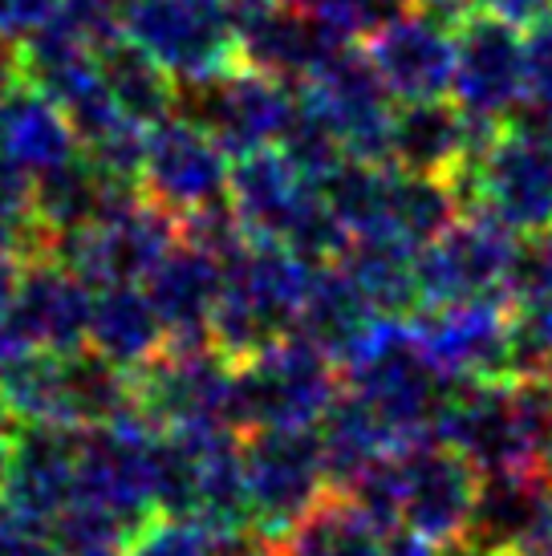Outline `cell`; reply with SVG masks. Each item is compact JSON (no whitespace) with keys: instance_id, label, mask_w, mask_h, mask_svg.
I'll use <instances>...</instances> for the list:
<instances>
[{"instance_id":"1","label":"cell","mask_w":552,"mask_h":556,"mask_svg":"<svg viewBox=\"0 0 552 556\" xmlns=\"http://www.w3.org/2000/svg\"><path fill=\"white\" fill-rule=\"evenodd\" d=\"M0 402L16 427H106L135 406V374L102 354H16L0 357Z\"/></svg>"},{"instance_id":"2","label":"cell","mask_w":552,"mask_h":556,"mask_svg":"<svg viewBox=\"0 0 552 556\" xmlns=\"http://www.w3.org/2000/svg\"><path fill=\"white\" fill-rule=\"evenodd\" d=\"M219 261L224 296L212 321V345L231 366H240L297 333L317 264L273 240H244Z\"/></svg>"},{"instance_id":"3","label":"cell","mask_w":552,"mask_h":556,"mask_svg":"<svg viewBox=\"0 0 552 556\" xmlns=\"http://www.w3.org/2000/svg\"><path fill=\"white\" fill-rule=\"evenodd\" d=\"M240 439L244 434L228 422L159 431V511L191 516L224 536H248L252 511Z\"/></svg>"},{"instance_id":"4","label":"cell","mask_w":552,"mask_h":556,"mask_svg":"<svg viewBox=\"0 0 552 556\" xmlns=\"http://www.w3.org/2000/svg\"><path fill=\"white\" fill-rule=\"evenodd\" d=\"M341 394L334 357L301 333H289L256 357L236 366L231 382V427L248 431H305L317 427Z\"/></svg>"},{"instance_id":"5","label":"cell","mask_w":552,"mask_h":556,"mask_svg":"<svg viewBox=\"0 0 552 556\" xmlns=\"http://www.w3.org/2000/svg\"><path fill=\"white\" fill-rule=\"evenodd\" d=\"M240 455H244L252 536L280 548L292 536V528L334 492L322 434H317V427L248 431L240 439Z\"/></svg>"},{"instance_id":"6","label":"cell","mask_w":552,"mask_h":556,"mask_svg":"<svg viewBox=\"0 0 552 556\" xmlns=\"http://www.w3.org/2000/svg\"><path fill=\"white\" fill-rule=\"evenodd\" d=\"M123 33L179 86L240 62V16L231 0H123Z\"/></svg>"},{"instance_id":"7","label":"cell","mask_w":552,"mask_h":556,"mask_svg":"<svg viewBox=\"0 0 552 556\" xmlns=\"http://www.w3.org/2000/svg\"><path fill=\"white\" fill-rule=\"evenodd\" d=\"M463 207H484L516 236L552 228V151L528 126L507 123L455 170Z\"/></svg>"},{"instance_id":"8","label":"cell","mask_w":552,"mask_h":556,"mask_svg":"<svg viewBox=\"0 0 552 556\" xmlns=\"http://www.w3.org/2000/svg\"><path fill=\"white\" fill-rule=\"evenodd\" d=\"M179 236L184 228L171 212L147 195H126L110 203L106 216H98L90 228L65 236L53 256L70 264L90 289L142 285L154 264L179 244Z\"/></svg>"},{"instance_id":"9","label":"cell","mask_w":552,"mask_h":556,"mask_svg":"<svg viewBox=\"0 0 552 556\" xmlns=\"http://www.w3.org/2000/svg\"><path fill=\"white\" fill-rule=\"evenodd\" d=\"M297 110V86L268 78L252 65L236 62L196 86H179V114L212 135L231 159L268 151L289 130Z\"/></svg>"},{"instance_id":"10","label":"cell","mask_w":552,"mask_h":556,"mask_svg":"<svg viewBox=\"0 0 552 556\" xmlns=\"http://www.w3.org/2000/svg\"><path fill=\"white\" fill-rule=\"evenodd\" d=\"M142 195L163 212L187 219L212 212L231 195V155L187 114H171L147 130Z\"/></svg>"},{"instance_id":"11","label":"cell","mask_w":552,"mask_h":556,"mask_svg":"<svg viewBox=\"0 0 552 556\" xmlns=\"http://www.w3.org/2000/svg\"><path fill=\"white\" fill-rule=\"evenodd\" d=\"M236 366L215 345H167L135 374V406L154 431L231 427Z\"/></svg>"},{"instance_id":"12","label":"cell","mask_w":552,"mask_h":556,"mask_svg":"<svg viewBox=\"0 0 552 556\" xmlns=\"http://www.w3.org/2000/svg\"><path fill=\"white\" fill-rule=\"evenodd\" d=\"M93 289L58 256H37L21 273V289L4 325L0 357L74 354L90 345Z\"/></svg>"},{"instance_id":"13","label":"cell","mask_w":552,"mask_h":556,"mask_svg":"<svg viewBox=\"0 0 552 556\" xmlns=\"http://www.w3.org/2000/svg\"><path fill=\"white\" fill-rule=\"evenodd\" d=\"M520 236L484 207L463 212L439 240L418 248V293L427 305L504 296V280L512 268Z\"/></svg>"},{"instance_id":"14","label":"cell","mask_w":552,"mask_h":556,"mask_svg":"<svg viewBox=\"0 0 552 556\" xmlns=\"http://www.w3.org/2000/svg\"><path fill=\"white\" fill-rule=\"evenodd\" d=\"M414 341L451 382H491L512 374V305L504 296H476L427 305L411 317Z\"/></svg>"},{"instance_id":"15","label":"cell","mask_w":552,"mask_h":556,"mask_svg":"<svg viewBox=\"0 0 552 556\" xmlns=\"http://www.w3.org/2000/svg\"><path fill=\"white\" fill-rule=\"evenodd\" d=\"M467 118L507 126L524 110V25L476 13L455 29V74L447 93Z\"/></svg>"},{"instance_id":"16","label":"cell","mask_w":552,"mask_h":556,"mask_svg":"<svg viewBox=\"0 0 552 556\" xmlns=\"http://www.w3.org/2000/svg\"><path fill=\"white\" fill-rule=\"evenodd\" d=\"M390 464L399 488V525L423 532L435 544L463 541L484 471L463 451L447 447L439 439L394 451Z\"/></svg>"},{"instance_id":"17","label":"cell","mask_w":552,"mask_h":556,"mask_svg":"<svg viewBox=\"0 0 552 556\" xmlns=\"http://www.w3.org/2000/svg\"><path fill=\"white\" fill-rule=\"evenodd\" d=\"M77 500L74 427H13L0 459V511L16 525L49 532Z\"/></svg>"},{"instance_id":"18","label":"cell","mask_w":552,"mask_h":556,"mask_svg":"<svg viewBox=\"0 0 552 556\" xmlns=\"http://www.w3.org/2000/svg\"><path fill=\"white\" fill-rule=\"evenodd\" d=\"M301 90L334 118L346 155L390 163V126H394V93L386 90L374 62L362 46H346L325 65L317 78H309Z\"/></svg>"},{"instance_id":"19","label":"cell","mask_w":552,"mask_h":556,"mask_svg":"<svg viewBox=\"0 0 552 556\" xmlns=\"http://www.w3.org/2000/svg\"><path fill=\"white\" fill-rule=\"evenodd\" d=\"M346 46H353L346 33L301 4H273L264 13L240 16V62L285 86L317 78Z\"/></svg>"},{"instance_id":"20","label":"cell","mask_w":552,"mask_h":556,"mask_svg":"<svg viewBox=\"0 0 552 556\" xmlns=\"http://www.w3.org/2000/svg\"><path fill=\"white\" fill-rule=\"evenodd\" d=\"M366 58L374 62L394 102H423V98H447L451 74H455V29H447L427 13L394 16L390 25L374 29L362 41Z\"/></svg>"},{"instance_id":"21","label":"cell","mask_w":552,"mask_h":556,"mask_svg":"<svg viewBox=\"0 0 552 556\" xmlns=\"http://www.w3.org/2000/svg\"><path fill=\"white\" fill-rule=\"evenodd\" d=\"M142 289L167 329V345H212V321L224 296V261L212 248L179 236Z\"/></svg>"},{"instance_id":"22","label":"cell","mask_w":552,"mask_h":556,"mask_svg":"<svg viewBox=\"0 0 552 556\" xmlns=\"http://www.w3.org/2000/svg\"><path fill=\"white\" fill-rule=\"evenodd\" d=\"M504 126L467 118L451 98L399 102L390 126V163L406 175H455Z\"/></svg>"},{"instance_id":"23","label":"cell","mask_w":552,"mask_h":556,"mask_svg":"<svg viewBox=\"0 0 552 556\" xmlns=\"http://www.w3.org/2000/svg\"><path fill=\"white\" fill-rule=\"evenodd\" d=\"M322 187L309 184L280 147L231 159V212L248 240H273L289 248V236L305 216Z\"/></svg>"},{"instance_id":"24","label":"cell","mask_w":552,"mask_h":556,"mask_svg":"<svg viewBox=\"0 0 552 556\" xmlns=\"http://www.w3.org/2000/svg\"><path fill=\"white\" fill-rule=\"evenodd\" d=\"M74 155H81V142L65 110L33 81H16L0 102V159L37 179Z\"/></svg>"},{"instance_id":"25","label":"cell","mask_w":552,"mask_h":556,"mask_svg":"<svg viewBox=\"0 0 552 556\" xmlns=\"http://www.w3.org/2000/svg\"><path fill=\"white\" fill-rule=\"evenodd\" d=\"M90 350L126 374H138L147 362H154L167 350V329L159 321L142 285L93 289Z\"/></svg>"},{"instance_id":"26","label":"cell","mask_w":552,"mask_h":556,"mask_svg":"<svg viewBox=\"0 0 552 556\" xmlns=\"http://www.w3.org/2000/svg\"><path fill=\"white\" fill-rule=\"evenodd\" d=\"M374 321H378V313L341 264H317L313 268V285H309L297 333L313 341L322 354L334 357L338 370L350 362V354L362 345Z\"/></svg>"},{"instance_id":"27","label":"cell","mask_w":552,"mask_h":556,"mask_svg":"<svg viewBox=\"0 0 552 556\" xmlns=\"http://www.w3.org/2000/svg\"><path fill=\"white\" fill-rule=\"evenodd\" d=\"M341 264L353 277V285L366 293L378 317H414L423 309L418 293V248L406 244L402 236H353L350 248L341 252Z\"/></svg>"},{"instance_id":"28","label":"cell","mask_w":552,"mask_h":556,"mask_svg":"<svg viewBox=\"0 0 552 556\" xmlns=\"http://www.w3.org/2000/svg\"><path fill=\"white\" fill-rule=\"evenodd\" d=\"M317 434H322L325 467H329L334 492L350 488L362 471H369L374 464H382L386 455L399 451V439L390 434V427L346 387H341L334 406H329L325 418L317 422Z\"/></svg>"},{"instance_id":"29","label":"cell","mask_w":552,"mask_h":556,"mask_svg":"<svg viewBox=\"0 0 552 556\" xmlns=\"http://www.w3.org/2000/svg\"><path fill=\"white\" fill-rule=\"evenodd\" d=\"M98 65H102V78H106L114 106L123 110L130 123L151 130L163 118L179 114V81L171 78L147 49L135 46L130 37L110 41L98 53Z\"/></svg>"},{"instance_id":"30","label":"cell","mask_w":552,"mask_h":556,"mask_svg":"<svg viewBox=\"0 0 552 556\" xmlns=\"http://www.w3.org/2000/svg\"><path fill=\"white\" fill-rule=\"evenodd\" d=\"M37 216L46 224V232L53 236V252L65 236L90 228L98 216H106L110 203L126 200V195H114L106 187V179L93 170V163L86 155H74L62 167L37 175Z\"/></svg>"},{"instance_id":"31","label":"cell","mask_w":552,"mask_h":556,"mask_svg":"<svg viewBox=\"0 0 552 556\" xmlns=\"http://www.w3.org/2000/svg\"><path fill=\"white\" fill-rule=\"evenodd\" d=\"M280 556H382V528L353 504L350 495L329 492L309 511L292 536L280 548Z\"/></svg>"},{"instance_id":"32","label":"cell","mask_w":552,"mask_h":556,"mask_svg":"<svg viewBox=\"0 0 552 556\" xmlns=\"http://www.w3.org/2000/svg\"><path fill=\"white\" fill-rule=\"evenodd\" d=\"M394 163H369V159H346L322 184L325 203L346 224L350 236H390V200H394Z\"/></svg>"},{"instance_id":"33","label":"cell","mask_w":552,"mask_h":556,"mask_svg":"<svg viewBox=\"0 0 552 556\" xmlns=\"http://www.w3.org/2000/svg\"><path fill=\"white\" fill-rule=\"evenodd\" d=\"M463 195L455 175H406L394 179V200H390V236H402L406 244L427 248L463 216Z\"/></svg>"},{"instance_id":"34","label":"cell","mask_w":552,"mask_h":556,"mask_svg":"<svg viewBox=\"0 0 552 556\" xmlns=\"http://www.w3.org/2000/svg\"><path fill=\"white\" fill-rule=\"evenodd\" d=\"M276 147L285 151V159L305 175L309 184H317V187L350 159L346 155V142H341V135H338V126H334V118H329L301 86H297L292 123H289V130L280 135Z\"/></svg>"},{"instance_id":"35","label":"cell","mask_w":552,"mask_h":556,"mask_svg":"<svg viewBox=\"0 0 552 556\" xmlns=\"http://www.w3.org/2000/svg\"><path fill=\"white\" fill-rule=\"evenodd\" d=\"M37 179L0 159V252L29 264L37 256H53V236L37 216Z\"/></svg>"},{"instance_id":"36","label":"cell","mask_w":552,"mask_h":556,"mask_svg":"<svg viewBox=\"0 0 552 556\" xmlns=\"http://www.w3.org/2000/svg\"><path fill=\"white\" fill-rule=\"evenodd\" d=\"M231 536L191 520V516H167L154 511L147 525L135 528L126 544V556H224Z\"/></svg>"},{"instance_id":"37","label":"cell","mask_w":552,"mask_h":556,"mask_svg":"<svg viewBox=\"0 0 552 556\" xmlns=\"http://www.w3.org/2000/svg\"><path fill=\"white\" fill-rule=\"evenodd\" d=\"M512 374L552 378V296L512 305Z\"/></svg>"},{"instance_id":"38","label":"cell","mask_w":552,"mask_h":556,"mask_svg":"<svg viewBox=\"0 0 552 556\" xmlns=\"http://www.w3.org/2000/svg\"><path fill=\"white\" fill-rule=\"evenodd\" d=\"M544 296H552V228L520 236L504 280L507 305H528V301H544Z\"/></svg>"},{"instance_id":"39","label":"cell","mask_w":552,"mask_h":556,"mask_svg":"<svg viewBox=\"0 0 552 556\" xmlns=\"http://www.w3.org/2000/svg\"><path fill=\"white\" fill-rule=\"evenodd\" d=\"M289 4H301L313 16L329 21L334 29H341L350 41H366L374 29L390 25L394 16L411 13V0H289Z\"/></svg>"},{"instance_id":"40","label":"cell","mask_w":552,"mask_h":556,"mask_svg":"<svg viewBox=\"0 0 552 556\" xmlns=\"http://www.w3.org/2000/svg\"><path fill=\"white\" fill-rule=\"evenodd\" d=\"M552 110V9L524 25V110L516 118Z\"/></svg>"},{"instance_id":"41","label":"cell","mask_w":552,"mask_h":556,"mask_svg":"<svg viewBox=\"0 0 552 556\" xmlns=\"http://www.w3.org/2000/svg\"><path fill=\"white\" fill-rule=\"evenodd\" d=\"M62 9V0H0V37L25 41Z\"/></svg>"},{"instance_id":"42","label":"cell","mask_w":552,"mask_h":556,"mask_svg":"<svg viewBox=\"0 0 552 556\" xmlns=\"http://www.w3.org/2000/svg\"><path fill=\"white\" fill-rule=\"evenodd\" d=\"M0 556H62V548L46 532L16 525L9 511H0Z\"/></svg>"},{"instance_id":"43","label":"cell","mask_w":552,"mask_h":556,"mask_svg":"<svg viewBox=\"0 0 552 556\" xmlns=\"http://www.w3.org/2000/svg\"><path fill=\"white\" fill-rule=\"evenodd\" d=\"M443 548L447 544H435L430 536H423V532H414L406 525L382 532V556H439Z\"/></svg>"},{"instance_id":"44","label":"cell","mask_w":552,"mask_h":556,"mask_svg":"<svg viewBox=\"0 0 552 556\" xmlns=\"http://www.w3.org/2000/svg\"><path fill=\"white\" fill-rule=\"evenodd\" d=\"M476 9L507 16V21H516V25H528V21H537L540 13H549L552 0H476Z\"/></svg>"},{"instance_id":"45","label":"cell","mask_w":552,"mask_h":556,"mask_svg":"<svg viewBox=\"0 0 552 556\" xmlns=\"http://www.w3.org/2000/svg\"><path fill=\"white\" fill-rule=\"evenodd\" d=\"M21 273H25V261L21 256H9V252H0V325L9 317L16 301V289H21Z\"/></svg>"},{"instance_id":"46","label":"cell","mask_w":552,"mask_h":556,"mask_svg":"<svg viewBox=\"0 0 552 556\" xmlns=\"http://www.w3.org/2000/svg\"><path fill=\"white\" fill-rule=\"evenodd\" d=\"M16 81H25V74H21V46L13 37H0V102H4V93L13 90Z\"/></svg>"},{"instance_id":"47","label":"cell","mask_w":552,"mask_h":556,"mask_svg":"<svg viewBox=\"0 0 552 556\" xmlns=\"http://www.w3.org/2000/svg\"><path fill=\"white\" fill-rule=\"evenodd\" d=\"M516 126H528L532 135H540L544 139V147L552 151V110L549 114H532V118H516Z\"/></svg>"},{"instance_id":"48","label":"cell","mask_w":552,"mask_h":556,"mask_svg":"<svg viewBox=\"0 0 552 556\" xmlns=\"http://www.w3.org/2000/svg\"><path fill=\"white\" fill-rule=\"evenodd\" d=\"M13 427H16V422L9 418V410H4V402H0V439H4V434L13 431Z\"/></svg>"},{"instance_id":"49","label":"cell","mask_w":552,"mask_h":556,"mask_svg":"<svg viewBox=\"0 0 552 556\" xmlns=\"http://www.w3.org/2000/svg\"><path fill=\"white\" fill-rule=\"evenodd\" d=\"M4 439H9V434H4ZM4 439H0V459H4Z\"/></svg>"},{"instance_id":"50","label":"cell","mask_w":552,"mask_h":556,"mask_svg":"<svg viewBox=\"0 0 552 556\" xmlns=\"http://www.w3.org/2000/svg\"><path fill=\"white\" fill-rule=\"evenodd\" d=\"M549 467H552V455H549Z\"/></svg>"}]
</instances>
